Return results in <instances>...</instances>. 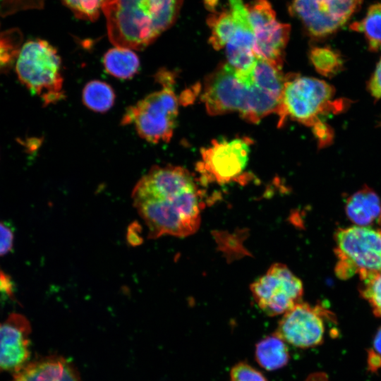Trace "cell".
Segmentation results:
<instances>
[{
	"mask_svg": "<svg viewBox=\"0 0 381 381\" xmlns=\"http://www.w3.org/2000/svg\"><path fill=\"white\" fill-rule=\"evenodd\" d=\"M132 199L151 238L186 237L200 226L203 193L195 177L183 167H152L133 188Z\"/></svg>",
	"mask_w": 381,
	"mask_h": 381,
	"instance_id": "cell-1",
	"label": "cell"
},
{
	"mask_svg": "<svg viewBox=\"0 0 381 381\" xmlns=\"http://www.w3.org/2000/svg\"><path fill=\"white\" fill-rule=\"evenodd\" d=\"M183 0H107L102 8L115 46L140 50L176 20Z\"/></svg>",
	"mask_w": 381,
	"mask_h": 381,
	"instance_id": "cell-2",
	"label": "cell"
},
{
	"mask_svg": "<svg viewBox=\"0 0 381 381\" xmlns=\"http://www.w3.org/2000/svg\"><path fill=\"white\" fill-rule=\"evenodd\" d=\"M334 92L332 85L318 78L298 75L286 77L277 111L279 126L290 117L311 127L320 147L329 144L333 132L320 116L340 112L349 105L347 101L333 100Z\"/></svg>",
	"mask_w": 381,
	"mask_h": 381,
	"instance_id": "cell-3",
	"label": "cell"
},
{
	"mask_svg": "<svg viewBox=\"0 0 381 381\" xmlns=\"http://www.w3.org/2000/svg\"><path fill=\"white\" fill-rule=\"evenodd\" d=\"M155 80L162 89L129 107L121 119L122 125L133 123L139 136L153 144L171 140L179 112L173 73L160 70L155 75Z\"/></svg>",
	"mask_w": 381,
	"mask_h": 381,
	"instance_id": "cell-4",
	"label": "cell"
},
{
	"mask_svg": "<svg viewBox=\"0 0 381 381\" xmlns=\"http://www.w3.org/2000/svg\"><path fill=\"white\" fill-rule=\"evenodd\" d=\"M16 70L20 81L43 104H56L65 98L61 60L56 49L47 41H27L20 50Z\"/></svg>",
	"mask_w": 381,
	"mask_h": 381,
	"instance_id": "cell-5",
	"label": "cell"
},
{
	"mask_svg": "<svg viewBox=\"0 0 381 381\" xmlns=\"http://www.w3.org/2000/svg\"><path fill=\"white\" fill-rule=\"evenodd\" d=\"M335 273L341 279H360L381 270V230L353 226L335 233Z\"/></svg>",
	"mask_w": 381,
	"mask_h": 381,
	"instance_id": "cell-6",
	"label": "cell"
},
{
	"mask_svg": "<svg viewBox=\"0 0 381 381\" xmlns=\"http://www.w3.org/2000/svg\"><path fill=\"white\" fill-rule=\"evenodd\" d=\"M250 291L258 306L267 315H283L301 302V280L285 265L274 263L251 284Z\"/></svg>",
	"mask_w": 381,
	"mask_h": 381,
	"instance_id": "cell-7",
	"label": "cell"
},
{
	"mask_svg": "<svg viewBox=\"0 0 381 381\" xmlns=\"http://www.w3.org/2000/svg\"><path fill=\"white\" fill-rule=\"evenodd\" d=\"M253 85L241 80L226 63L206 80L202 100L207 111L212 116L238 111L246 116Z\"/></svg>",
	"mask_w": 381,
	"mask_h": 381,
	"instance_id": "cell-8",
	"label": "cell"
},
{
	"mask_svg": "<svg viewBox=\"0 0 381 381\" xmlns=\"http://www.w3.org/2000/svg\"><path fill=\"white\" fill-rule=\"evenodd\" d=\"M246 8L254 33L256 57L281 68L290 33L289 25L279 22L267 0H254Z\"/></svg>",
	"mask_w": 381,
	"mask_h": 381,
	"instance_id": "cell-9",
	"label": "cell"
},
{
	"mask_svg": "<svg viewBox=\"0 0 381 381\" xmlns=\"http://www.w3.org/2000/svg\"><path fill=\"white\" fill-rule=\"evenodd\" d=\"M250 144L247 138L213 140L201 150L198 171L207 181L226 183L236 180L246 168Z\"/></svg>",
	"mask_w": 381,
	"mask_h": 381,
	"instance_id": "cell-10",
	"label": "cell"
},
{
	"mask_svg": "<svg viewBox=\"0 0 381 381\" xmlns=\"http://www.w3.org/2000/svg\"><path fill=\"white\" fill-rule=\"evenodd\" d=\"M363 0H294L291 13L313 37L332 34L344 25Z\"/></svg>",
	"mask_w": 381,
	"mask_h": 381,
	"instance_id": "cell-11",
	"label": "cell"
},
{
	"mask_svg": "<svg viewBox=\"0 0 381 381\" xmlns=\"http://www.w3.org/2000/svg\"><path fill=\"white\" fill-rule=\"evenodd\" d=\"M329 314L319 306L301 301L282 315L274 333L296 347L317 346L324 341L325 318Z\"/></svg>",
	"mask_w": 381,
	"mask_h": 381,
	"instance_id": "cell-12",
	"label": "cell"
},
{
	"mask_svg": "<svg viewBox=\"0 0 381 381\" xmlns=\"http://www.w3.org/2000/svg\"><path fill=\"white\" fill-rule=\"evenodd\" d=\"M228 1L229 7L237 19V28L225 46L226 64L245 81L249 78L257 59L254 53V33L242 0Z\"/></svg>",
	"mask_w": 381,
	"mask_h": 381,
	"instance_id": "cell-13",
	"label": "cell"
},
{
	"mask_svg": "<svg viewBox=\"0 0 381 381\" xmlns=\"http://www.w3.org/2000/svg\"><path fill=\"white\" fill-rule=\"evenodd\" d=\"M30 327L22 315L13 313L0 322V370H20L30 356Z\"/></svg>",
	"mask_w": 381,
	"mask_h": 381,
	"instance_id": "cell-14",
	"label": "cell"
},
{
	"mask_svg": "<svg viewBox=\"0 0 381 381\" xmlns=\"http://www.w3.org/2000/svg\"><path fill=\"white\" fill-rule=\"evenodd\" d=\"M13 381H80L73 366L64 358L52 357L20 369Z\"/></svg>",
	"mask_w": 381,
	"mask_h": 381,
	"instance_id": "cell-15",
	"label": "cell"
},
{
	"mask_svg": "<svg viewBox=\"0 0 381 381\" xmlns=\"http://www.w3.org/2000/svg\"><path fill=\"white\" fill-rule=\"evenodd\" d=\"M345 210L351 222L366 226L381 217V201L373 190L365 186L347 198Z\"/></svg>",
	"mask_w": 381,
	"mask_h": 381,
	"instance_id": "cell-16",
	"label": "cell"
},
{
	"mask_svg": "<svg viewBox=\"0 0 381 381\" xmlns=\"http://www.w3.org/2000/svg\"><path fill=\"white\" fill-rule=\"evenodd\" d=\"M103 64L106 71L112 76L129 79L138 73L140 60L132 49L115 47L105 53Z\"/></svg>",
	"mask_w": 381,
	"mask_h": 381,
	"instance_id": "cell-17",
	"label": "cell"
},
{
	"mask_svg": "<svg viewBox=\"0 0 381 381\" xmlns=\"http://www.w3.org/2000/svg\"><path fill=\"white\" fill-rule=\"evenodd\" d=\"M255 356L260 365L267 370L282 368L289 359L286 343L275 333L258 343Z\"/></svg>",
	"mask_w": 381,
	"mask_h": 381,
	"instance_id": "cell-18",
	"label": "cell"
},
{
	"mask_svg": "<svg viewBox=\"0 0 381 381\" xmlns=\"http://www.w3.org/2000/svg\"><path fill=\"white\" fill-rule=\"evenodd\" d=\"M250 78V83L256 87L282 99L285 78L281 68L257 57Z\"/></svg>",
	"mask_w": 381,
	"mask_h": 381,
	"instance_id": "cell-19",
	"label": "cell"
},
{
	"mask_svg": "<svg viewBox=\"0 0 381 381\" xmlns=\"http://www.w3.org/2000/svg\"><path fill=\"white\" fill-rule=\"evenodd\" d=\"M82 99L89 109L104 113L114 105L115 92L108 83L95 80L90 81L84 87Z\"/></svg>",
	"mask_w": 381,
	"mask_h": 381,
	"instance_id": "cell-20",
	"label": "cell"
},
{
	"mask_svg": "<svg viewBox=\"0 0 381 381\" xmlns=\"http://www.w3.org/2000/svg\"><path fill=\"white\" fill-rule=\"evenodd\" d=\"M211 29L210 42L212 47L219 50L225 47L237 28V19L229 8L217 14L211 16L207 20Z\"/></svg>",
	"mask_w": 381,
	"mask_h": 381,
	"instance_id": "cell-21",
	"label": "cell"
},
{
	"mask_svg": "<svg viewBox=\"0 0 381 381\" xmlns=\"http://www.w3.org/2000/svg\"><path fill=\"white\" fill-rule=\"evenodd\" d=\"M353 30L362 32L370 50L381 49V3L372 5L363 19L351 25Z\"/></svg>",
	"mask_w": 381,
	"mask_h": 381,
	"instance_id": "cell-22",
	"label": "cell"
},
{
	"mask_svg": "<svg viewBox=\"0 0 381 381\" xmlns=\"http://www.w3.org/2000/svg\"><path fill=\"white\" fill-rule=\"evenodd\" d=\"M310 59L316 71L327 77L337 73L343 66L340 55L327 47L313 48Z\"/></svg>",
	"mask_w": 381,
	"mask_h": 381,
	"instance_id": "cell-23",
	"label": "cell"
},
{
	"mask_svg": "<svg viewBox=\"0 0 381 381\" xmlns=\"http://www.w3.org/2000/svg\"><path fill=\"white\" fill-rule=\"evenodd\" d=\"M21 40L20 32L14 30L0 34V73L8 71L16 61Z\"/></svg>",
	"mask_w": 381,
	"mask_h": 381,
	"instance_id": "cell-24",
	"label": "cell"
},
{
	"mask_svg": "<svg viewBox=\"0 0 381 381\" xmlns=\"http://www.w3.org/2000/svg\"><path fill=\"white\" fill-rule=\"evenodd\" d=\"M359 291L370 304L373 313L381 317V270L361 279Z\"/></svg>",
	"mask_w": 381,
	"mask_h": 381,
	"instance_id": "cell-25",
	"label": "cell"
},
{
	"mask_svg": "<svg viewBox=\"0 0 381 381\" xmlns=\"http://www.w3.org/2000/svg\"><path fill=\"white\" fill-rule=\"evenodd\" d=\"M78 18L94 21L97 19L107 0H62Z\"/></svg>",
	"mask_w": 381,
	"mask_h": 381,
	"instance_id": "cell-26",
	"label": "cell"
},
{
	"mask_svg": "<svg viewBox=\"0 0 381 381\" xmlns=\"http://www.w3.org/2000/svg\"><path fill=\"white\" fill-rule=\"evenodd\" d=\"M45 0H0V15L6 16L17 11L42 8Z\"/></svg>",
	"mask_w": 381,
	"mask_h": 381,
	"instance_id": "cell-27",
	"label": "cell"
},
{
	"mask_svg": "<svg viewBox=\"0 0 381 381\" xmlns=\"http://www.w3.org/2000/svg\"><path fill=\"white\" fill-rule=\"evenodd\" d=\"M230 381H267L261 373L246 363L235 365L230 373Z\"/></svg>",
	"mask_w": 381,
	"mask_h": 381,
	"instance_id": "cell-28",
	"label": "cell"
},
{
	"mask_svg": "<svg viewBox=\"0 0 381 381\" xmlns=\"http://www.w3.org/2000/svg\"><path fill=\"white\" fill-rule=\"evenodd\" d=\"M13 234L2 222H0V256L8 253L13 247Z\"/></svg>",
	"mask_w": 381,
	"mask_h": 381,
	"instance_id": "cell-29",
	"label": "cell"
},
{
	"mask_svg": "<svg viewBox=\"0 0 381 381\" xmlns=\"http://www.w3.org/2000/svg\"><path fill=\"white\" fill-rule=\"evenodd\" d=\"M368 87L374 98L377 99L381 98V59L370 79Z\"/></svg>",
	"mask_w": 381,
	"mask_h": 381,
	"instance_id": "cell-30",
	"label": "cell"
},
{
	"mask_svg": "<svg viewBox=\"0 0 381 381\" xmlns=\"http://www.w3.org/2000/svg\"><path fill=\"white\" fill-rule=\"evenodd\" d=\"M13 286L8 275L0 271V293L11 295Z\"/></svg>",
	"mask_w": 381,
	"mask_h": 381,
	"instance_id": "cell-31",
	"label": "cell"
},
{
	"mask_svg": "<svg viewBox=\"0 0 381 381\" xmlns=\"http://www.w3.org/2000/svg\"><path fill=\"white\" fill-rule=\"evenodd\" d=\"M370 351L381 358V327L375 333L373 342V349Z\"/></svg>",
	"mask_w": 381,
	"mask_h": 381,
	"instance_id": "cell-32",
	"label": "cell"
},
{
	"mask_svg": "<svg viewBox=\"0 0 381 381\" xmlns=\"http://www.w3.org/2000/svg\"><path fill=\"white\" fill-rule=\"evenodd\" d=\"M306 381H329L327 375L322 372H316L308 375Z\"/></svg>",
	"mask_w": 381,
	"mask_h": 381,
	"instance_id": "cell-33",
	"label": "cell"
},
{
	"mask_svg": "<svg viewBox=\"0 0 381 381\" xmlns=\"http://www.w3.org/2000/svg\"><path fill=\"white\" fill-rule=\"evenodd\" d=\"M379 222H380V224H381V217H380V219H379Z\"/></svg>",
	"mask_w": 381,
	"mask_h": 381,
	"instance_id": "cell-34",
	"label": "cell"
}]
</instances>
